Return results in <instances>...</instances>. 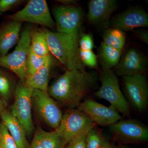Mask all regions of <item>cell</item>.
I'll list each match as a JSON object with an SVG mask.
<instances>
[{
	"mask_svg": "<svg viewBox=\"0 0 148 148\" xmlns=\"http://www.w3.org/2000/svg\"><path fill=\"white\" fill-rule=\"evenodd\" d=\"M98 78L95 72L66 70L51 84L48 93L60 107L75 109L94 88Z\"/></svg>",
	"mask_w": 148,
	"mask_h": 148,
	"instance_id": "obj_1",
	"label": "cell"
},
{
	"mask_svg": "<svg viewBox=\"0 0 148 148\" xmlns=\"http://www.w3.org/2000/svg\"><path fill=\"white\" fill-rule=\"evenodd\" d=\"M50 53L66 70L84 71L81 60L79 46V35H69L52 32L44 28Z\"/></svg>",
	"mask_w": 148,
	"mask_h": 148,
	"instance_id": "obj_2",
	"label": "cell"
},
{
	"mask_svg": "<svg viewBox=\"0 0 148 148\" xmlns=\"http://www.w3.org/2000/svg\"><path fill=\"white\" fill-rule=\"evenodd\" d=\"M99 78L101 86L95 92L96 96L108 101L119 112L125 116H129L130 105L121 90L116 74L112 69H103Z\"/></svg>",
	"mask_w": 148,
	"mask_h": 148,
	"instance_id": "obj_3",
	"label": "cell"
},
{
	"mask_svg": "<svg viewBox=\"0 0 148 148\" xmlns=\"http://www.w3.org/2000/svg\"><path fill=\"white\" fill-rule=\"evenodd\" d=\"M32 29L31 26H27L21 33L14 50L0 56V66L13 72L23 82H25L27 76L26 62L31 45Z\"/></svg>",
	"mask_w": 148,
	"mask_h": 148,
	"instance_id": "obj_4",
	"label": "cell"
},
{
	"mask_svg": "<svg viewBox=\"0 0 148 148\" xmlns=\"http://www.w3.org/2000/svg\"><path fill=\"white\" fill-rule=\"evenodd\" d=\"M95 127L90 117L77 109H67L56 131L64 140L66 145L71 140Z\"/></svg>",
	"mask_w": 148,
	"mask_h": 148,
	"instance_id": "obj_5",
	"label": "cell"
},
{
	"mask_svg": "<svg viewBox=\"0 0 148 148\" xmlns=\"http://www.w3.org/2000/svg\"><path fill=\"white\" fill-rule=\"evenodd\" d=\"M34 89L19 81L14 90V101L10 113L23 126L26 134L31 135L35 127L32 118V95Z\"/></svg>",
	"mask_w": 148,
	"mask_h": 148,
	"instance_id": "obj_6",
	"label": "cell"
},
{
	"mask_svg": "<svg viewBox=\"0 0 148 148\" xmlns=\"http://www.w3.org/2000/svg\"><path fill=\"white\" fill-rule=\"evenodd\" d=\"M10 21L30 22L42 25L45 28L55 29L56 24L51 17L45 0H31L24 8L9 15Z\"/></svg>",
	"mask_w": 148,
	"mask_h": 148,
	"instance_id": "obj_7",
	"label": "cell"
},
{
	"mask_svg": "<svg viewBox=\"0 0 148 148\" xmlns=\"http://www.w3.org/2000/svg\"><path fill=\"white\" fill-rule=\"evenodd\" d=\"M32 105L37 114L51 128L56 129L60 124L63 114L58 103L49 95L47 91L34 89Z\"/></svg>",
	"mask_w": 148,
	"mask_h": 148,
	"instance_id": "obj_8",
	"label": "cell"
},
{
	"mask_svg": "<svg viewBox=\"0 0 148 148\" xmlns=\"http://www.w3.org/2000/svg\"><path fill=\"white\" fill-rule=\"evenodd\" d=\"M53 13L57 32L69 35H79L84 18L82 8L77 6H56Z\"/></svg>",
	"mask_w": 148,
	"mask_h": 148,
	"instance_id": "obj_9",
	"label": "cell"
},
{
	"mask_svg": "<svg viewBox=\"0 0 148 148\" xmlns=\"http://www.w3.org/2000/svg\"><path fill=\"white\" fill-rule=\"evenodd\" d=\"M110 130L123 145L139 144L148 140V128L134 119L121 120L109 126Z\"/></svg>",
	"mask_w": 148,
	"mask_h": 148,
	"instance_id": "obj_10",
	"label": "cell"
},
{
	"mask_svg": "<svg viewBox=\"0 0 148 148\" xmlns=\"http://www.w3.org/2000/svg\"><path fill=\"white\" fill-rule=\"evenodd\" d=\"M123 78L129 105L130 103L138 112H144L148 105V84L145 74H137Z\"/></svg>",
	"mask_w": 148,
	"mask_h": 148,
	"instance_id": "obj_11",
	"label": "cell"
},
{
	"mask_svg": "<svg viewBox=\"0 0 148 148\" xmlns=\"http://www.w3.org/2000/svg\"><path fill=\"white\" fill-rule=\"evenodd\" d=\"M77 109L86 114L95 124L102 126H109L122 119L119 112L112 106H104L92 99L82 101Z\"/></svg>",
	"mask_w": 148,
	"mask_h": 148,
	"instance_id": "obj_12",
	"label": "cell"
},
{
	"mask_svg": "<svg viewBox=\"0 0 148 148\" xmlns=\"http://www.w3.org/2000/svg\"><path fill=\"white\" fill-rule=\"evenodd\" d=\"M148 26V13L144 9L136 7L113 16L109 21L108 28H115L124 32Z\"/></svg>",
	"mask_w": 148,
	"mask_h": 148,
	"instance_id": "obj_13",
	"label": "cell"
},
{
	"mask_svg": "<svg viewBox=\"0 0 148 148\" xmlns=\"http://www.w3.org/2000/svg\"><path fill=\"white\" fill-rule=\"evenodd\" d=\"M147 68V61L145 56L137 49L131 47L122 54L114 71L119 76H130L145 74Z\"/></svg>",
	"mask_w": 148,
	"mask_h": 148,
	"instance_id": "obj_14",
	"label": "cell"
},
{
	"mask_svg": "<svg viewBox=\"0 0 148 148\" xmlns=\"http://www.w3.org/2000/svg\"><path fill=\"white\" fill-rule=\"evenodd\" d=\"M118 7L115 0H91L88 4V20L94 26L107 28L111 16Z\"/></svg>",
	"mask_w": 148,
	"mask_h": 148,
	"instance_id": "obj_15",
	"label": "cell"
},
{
	"mask_svg": "<svg viewBox=\"0 0 148 148\" xmlns=\"http://www.w3.org/2000/svg\"><path fill=\"white\" fill-rule=\"evenodd\" d=\"M21 22L10 21L0 28V56L8 54L20 38Z\"/></svg>",
	"mask_w": 148,
	"mask_h": 148,
	"instance_id": "obj_16",
	"label": "cell"
},
{
	"mask_svg": "<svg viewBox=\"0 0 148 148\" xmlns=\"http://www.w3.org/2000/svg\"><path fill=\"white\" fill-rule=\"evenodd\" d=\"M1 119L16 143L17 148H29V144L27 140L25 130L10 112L5 110L2 113Z\"/></svg>",
	"mask_w": 148,
	"mask_h": 148,
	"instance_id": "obj_17",
	"label": "cell"
},
{
	"mask_svg": "<svg viewBox=\"0 0 148 148\" xmlns=\"http://www.w3.org/2000/svg\"><path fill=\"white\" fill-rule=\"evenodd\" d=\"M55 62L51 55L45 65L33 75H27L25 83L34 89L47 91L49 84Z\"/></svg>",
	"mask_w": 148,
	"mask_h": 148,
	"instance_id": "obj_18",
	"label": "cell"
},
{
	"mask_svg": "<svg viewBox=\"0 0 148 148\" xmlns=\"http://www.w3.org/2000/svg\"><path fill=\"white\" fill-rule=\"evenodd\" d=\"M66 144L55 130L48 132L38 127L28 148H65Z\"/></svg>",
	"mask_w": 148,
	"mask_h": 148,
	"instance_id": "obj_19",
	"label": "cell"
},
{
	"mask_svg": "<svg viewBox=\"0 0 148 148\" xmlns=\"http://www.w3.org/2000/svg\"><path fill=\"white\" fill-rule=\"evenodd\" d=\"M122 54V51L108 46L102 42L99 49V56L103 69L114 68L118 64Z\"/></svg>",
	"mask_w": 148,
	"mask_h": 148,
	"instance_id": "obj_20",
	"label": "cell"
},
{
	"mask_svg": "<svg viewBox=\"0 0 148 148\" xmlns=\"http://www.w3.org/2000/svg\"><path fill=\"white\" fill-rule=\"evenodd\" d=\"M30 47L37 55L45 56L50 54L49 48L43 28L32 30Z\"/></svg>",
	"mask_w": 148,
	"mask_h": 148,
	"instance_id": "obj_21",
	"label": "cell"
},
{
	"mask_svg": "<svg viewBox=\"0 0 148 148\" xmlns=\"http://www.w3.org/2000/svg\"><path fill=\"white\" fill-rule=\"evenodd\" d=\"M126 42L124 32L113 28H108L103 34V42L116 49L122 51Z\"/></svg>",
	"mask_w": 148,
	"mask_h": 148,
	"instance_id": "obj_22",
	"label": "cell"
},
{
	"mask_svg": "<svg viewBox=\"0 0 148 148\" xmlns=\"http://www.w3.org/2000/svg\"><path fill=\"white\" fill-rule=\"evenodd\" d=\"M51 55L40 56L35 54L29 49L26 62V70L27 75H33L42 68L46 63Z\"/></svg>",
	"mask_w": 148,
	"mask_h": 148,
	"instance_id": "obj_23",
	"label": "cell"
},
{
	"mask_svg": "<svg viewBox=\"0 0 148 148\" xmlns=\"http://www.w3.org/2000/svg\"><path fill=\"white\" fill-rule=\"evenodd\" d=\"M86 143V148H106L110 144L95 127L88 132Z\"/></svg>",
	"mask_w": 148,
	"mask_h": 148,
	"instance_id": "obj_24",
	"label": "cell"
},
{
	"mask_svg": "<svg viewBox=\"0 0 148 148\" xmlns=\"http://www.w3.org/2000/svg\"><path fill=\"white\" fill-rule=\"evenodd\" d=\"M0 148H17L16 143L2 122H0Z\"/></svg>",
	"mask_w": 148,
	"mask_h": 148,
	"instance_id": "obj_25",
	"label": "cell"
},
{
	"mask_svg": "<svg viewBox=\"0 0 148 148\" xmlns=\"http://www.w3.org/2000/svg\"><path fill=\"white\" fill-rule=\"evenodd\" d=\"M79 56L83 64L90 68L98 66L97 56L92 50H82L79 49Z\"/></svg>",
	"mask_w": 148,
	"mask_h": 148,
	"instance_id": "obj_26",
	"label": "cell"
},
{
	"mask_svg": "<svg viewBox=\"0 0 148 148\" xmlns=\"http://www.w3.org/2000/svg\"><path fill=\"white\" fill-rule=\"evenodd\" d=\"M12 91V85L9 78L0 71V94L4 100L7 101Z\"/></svg>",
	"mask_w": 148,
	"mask_h": 148,
	"instance_id": "obj_27",
	"label": "cell"
},
{
	"mask_svg": "<svg viewBox=\"0 0 148 148\" xmlns=\"http://www.w3.org/2000/svg\"><path fill=\"white\" fill-rule=\"evenodd\" d=\"M80 49L82 50H92L94 47V41L92 36L89 34L83 35L79 40Z\"/></svg>",
	"mask_w": 148,
	"mask_h": 148,
	"instance_id": "obj_28",
	"label": "cell"
},
{
	"mask_svg": "<svg viewBox=\"0 0 148 148\" xmlns=\"http://www.w3.org/2000/svg\"><path fill=\"white\" fill-rule=\"evenodd\" d=\"M87 134L74 138L66 145L65 148H86V138Z\"/></svg>",
	"mask_w": 148,
	"mask_h": 148,
	"instance_id": "obj_29",
	"label": "cell"
},
{
	"mask_svg": "<svg viewBox=\"0 0 148 148\" xmlns=\"http://www.w3.org/2000/svg\"><path fill=\"white\" fill-rule=\"evenodd\" d=\"M24 1L21 0H0V12L10 10Z\"/></svg>",
	"mask_w": 148,
	"mask_h": 148,
	"instance_id": "obj_30",
	"label": "cell"
},
{
	"mask_svg": "<svg viewBox=\"0 0 148 148\" xmlns=\"http://www.w3.org/2000/svg\"><path fill=\"white\" fill-rule=\"evenodd\" d=\"M135 33V36L142 42L148 44V32L147 30L143 29H135L132 31Z\"/></svg>",
	"mask_w": 148,
	"mask_h": 148,
	"instance_id": "obj_31",
	"label": "cell"
},
{
	"mask_svg": "<svg viewBox=\"0 0 148 148\" xmlns=\"http://www.w3.org/2000/svg\"><path fill=\"white\" fill-rule=\"evenodd\" d=\"M57 2L60 3L62 5L70 6H75L77 1L75 0H57L56 1Z\"/></svg>",
	"mask_w": 148,
	"mask_h": 148,
	"instance_id": "obj_32",
	"label": "cell"
},
{
	"mask_svg": "<svg viewBox=\"0 0 148 148\" xmlns=\"http://www.w3.org/2000/svg\"><path fill=\"white\" fill-rule=\"evenodd\" d=\"M129 146L126 145L119 144L118 145H114L112 144H110L108 147L106 148H129Z\"/></svg>",
	"mask_w": 148,
	"mask_h": 148,
	"instance_id": "obj_33",
	"label": "cell"
},
{
	"mask_svg": "<svg viewBox=\"0 0 148 148\" xmlns=\"http://www.w3.org/2000/svg\"><path fill=\"white\" fill-rule=\"evenodd\" d=\"M4 103L3 101H2L0 99V119L1 118V116L2 113L3 112L4 110Z\"/></svg>",
	"mask_w": 148,
	"mask_h": 148,
	"instance_id": "obj_34",
	"label": "cell"
},
{
	"mask_svg": "<svg viewBox=\"0 0 148 148\" xmlns=\"http://www.w3.org/2000/svg\"><path fill=\"white\" fill-rule=\"evenodd\" d=\"M2 14V13H1V12H0V16H1V14Z\"/></svg>",
	"mask_w": 148,
	"mask_h": 148,
	"instance_id": "obj_35",
	"label": "cell"
}]
</instances>
